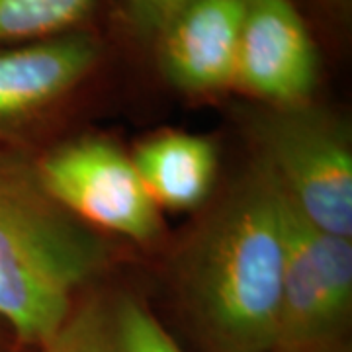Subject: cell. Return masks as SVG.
I'll use <instances>...</instances> for the list:
<instances>
[{"label": "cell", "instance_id": "obj_1", "mask_svg": "<svg viewBox=\"0 0 352 352\" xmlns=\"http://www.w3.org/2000/svg\"><path fill=\"white\" fill-rule=\"evenodd\" d=\"M186 252L184 298L214 352H276L284 206L261 164L227 192Z\"/></svg>", "mask_w": 352, "mask_h": 352}, {"label": "cell", "instance_id": "obj_2", "mask_svg": "<svg viewBox=\"0 0 352 352\" xmlns=\"http://www.w3.org/2000/svg\"><path fill=\"white\" fill-rule=\"evenodd\" d=\"M108 245L50 196L36 163L0 151V317L45 349L100 274Z\"/></svg>", "mask_w": 352, "mask_h": 352}, {"label": "cell", "instance_id": "obj_3", "mask_svg": "<svg viewBox=\"0 0 352 352\" xmlns=\"http://www.w3.org/2000/svg\"><path fill=\"white\" fill-rule=\"evenodd\" d=\"M256 161L311 226L352 239V149L344 122L311 102L263 104L247 118Z\"/></svg>", "mask_w": 352, "mask_h": 352}, {"label": "cell", "instance_id": "obj_4", "mask_svg": "<svg viewBox=\"0 0 352 352\" xmlns=\"http://www.w3.org/2000/svg\"><path fill=\"white\" fill-rule=\"evenodd\" d=\"M282 206L284 274L276 352L325 351L351 317V239L311 226L284 198Z\"/></svg>", "mask_w": 352, "mask_h": 352}, {"label": "cell", "instance_id": "obj_5", "mask_svg": "<svg viewBox=\"0 0 352 352\" xmlns=\"http://www.w3.org/2000/svg\"><path fill=\"white\" fill-rule=\"evenodd\" d=\"M50 196L82 223L138 243L161 235L163 221L135 163L116 143L78 138L36 163Z\"/></svg>", "mask_w": 352, "mask_h": 352}, {"label": "cell", "instance_id": "obj_6", "mask_svg": "<svg viewBox=\"0 0 352 352\" xmlns=\"http://www.w3.org/2000/svg\"><path fill=\"white\" fill-rule=\"evenodd\" d=\"M317 50L292 0H249L235 82L263 104L307 102L317 82Z\"/></svg>", "mask_w": 352, "mask_h": 352}, {"label": "cell", "instance_id": "obj_7", "mask_svg": "<svg viewBox=\"0 0 352 352\" xmlns=\"http://www.w3.org/2000/svg\"><path fill=\"white\" fill-rule=\"evenodd\" d=\"M247 2L188 0L170 18L159 38L164 75L175 87L196 94L233 87Z\"/></svg>", "mask_w": 352, "mask_h": 352}, {"label": "cell", "instance_id": "obj_8", "mask_svg": "<svg viewBox=\"0 0 352 352\" xmlns=\"http://www.w3.org/2000/svg\"><path fill=\"white\" fill-rule=\"evenodd\" d=\"M98 55V43L82 34L0 50V131L63 100L90 75Z\"/></svg>", "mask_w": 352, "mask_h": 352}, {"label": "cell", "instance_id": "obj_9", "mask_svg": "<svg viewBox=\"0 0 352 352\" xmlns=\"http://www.w3.org/2000/svg\"><path fill=\"white\" fill-rule=\"evenodd\" d=\"M131 159L159 210H196L212 194L217 149L210 139L163 131L145 139Z\"/></svg>", "mask_w": 352, "mask_h": 352}, {"label": "cell", "instance_id": "obj_10", "mask_svg": "<svg viewBox=\"0 0 352 352\" xmlns=\"http://www.w3.org/2000/svg\"><path fill=\"white\" fill-rule=\"evenodd\" d=\"M96 0H0V43L67 36Z\"/></svg>", "mask_w": 352, "mask_h": 352}, {"label": "cell", "instance_id": "obj_11", "mask_svg": "<svg viewBox=\"0 0 352 352\" xmlns=\"http://www.w3.org/2000/svg\"><path fill=\"white\" fill-rule=\"evenodd\" d=\"M112 352H184L145 303L120 296L108 303Z\"/></svg>", "mask_w": 352, "mask_h": 352}, {"label": "cell", "instance_id": "obj_12", "mask_svg": "<svg viewBox=\"0 0 352 352\" xmlns=\"http://www.w3.org/2000/svg\"><path fill=\"white\" fill-rule=\"evenodd\" d=\"M45 352H112L108 331V303L87 302L73 309L59 335L43 349Z\"/></svg>", "mask_w": 352, "mask_h": 352}, {"label": "cell", "instance_id": "obj_13", "mask_svg": "<svg viewBox=\"0 0 352 352\" xmlns=\"http://www.w3.org/2000/svg\"><path fill=\"white\" fill-rule=\"evenodd\" d=\"M186 2L188 0H124V6L129 24L141 36H159Z\"/></svg>", "mask_w": 352, "mask_h": 352}]
</instances>
